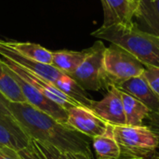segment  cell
I'll return each mask as SVG.
<instances>
[{
	"instance_id": "21",
	"label": "cell",
	"mask_w": 159,
	"mask_h": 159,
	"mask_svg": "<svg viewBox=\"0 0 159 159\" xmlns=\"http://www.w3.org/2000/svg\"><path fill=\"white\" fill-rule=\"evenodd\" d=\"M30 144L39 159H58L54 146L32 139H30Z\"/></svg>"
},
{
	"instance_id": "27",
	"label": "cell",
	"mask_w": 159,
	"mask_h": 159,
	"mask_svg": "<svg viewBox=\"0 0 159 159\" xmlns=\"http://www.w3.org/2000/svg\"><path fill=\"white\" fill-rule=\"evenodd\" d=\"M8 101L4 97V95L0 92V115L8 116V117H14L11 114L9 107H8Z\"/></svg>"
},
{
	"instance_id": "8",
	"label": "cell",
	"mask_w": 159,
	"mask_h": 159,
	"mask_svg": "<svg viewBox=\"0 0 159 159\" xmlns=\"http://www.w3.org/2000/svg\"><path fill=\"white\" fill-rule=\"evenodd\" d=\"M7 68L8 69V71L10 72L12 76L18 82L20 88V90L26 100V102H28L32 106L35 107L39 111L48 115L49 116H51L58 122H60L63 125H67L68 112L66 109H64L58 103L54 102L53 101L49 100L48 97H46L44 94H42L40 91H38L34 87H33L32 85L27 83L25 80H23L21 77H20L18 75H16L14 72H12L7 66Z\"/></svg>"
},
{
	"instance_id": "30",
	"label": "cell",
	"mask_w": 159,
	"mask_h": 159,
	"mask_svg": "<svg viewBox=\"0 0 159 159\" xmlns=\"http://www.w3.org/2000/svg\"><path fill=\"white\" fill-rule=\"evenodd\" d=\"M136 1H137V0H136Z\"/></svg>"
},
{
	"instance_id": "6",
	"label": "cell",
	"mask_w": 159,
	"mask_h": 159,
	"mask_svg": "<svg viewBox=\"0 0 159 159\" xmlns=\"http://www.w3.org/2000/svg\"><path fill=\"white\" fill-rule=\"evenodd\" d=\"M0 59L12 72H14L16 75H18L20 77H21L27 83H29L30 85L34 87L38 91H40L42 94H44L49 100L58 103L64 109L68 110L73 106L79 105L77 102H75L71 98H69L67 95H65L62 91H61L50 81L23 69L20 65H18L17 63H15L14 61H12L7 58L1 57Z\"/></svg>"
},
{
	"instance_id": "16",
	"label": "cell",
	"mask_w": 159,
	"mask_h": 159,
	"mask_svg": "<svg viewBox=\"0 0 159 159\" xmlns=\"http://www.w3.org/2000/svg\"><path fill=\"white\" fill-rule=\"evenodd\" d=\"M61 91L77 102L79 105L91 108L93 100L89 96L87 90H85L74 78L69 75L62 74L54 84Z\"/></svg>"
},
{
	"instance_id": "13",
	"label": "cell",
	"mask_w": 159,
	"mask_h": 159,
	"mask_svg": "<svg viewBox=\"0 0 159 159\" xmlns=\"http://www.w3.org/2000/svg\"><path fill=\"white\" fill-rule=\"evenodd\" d=\"M0 143L18 152L30 144V138L15 117L0 115Z\"/></svg>"
},
{
	"instance_id": "22",
	"label": "cell",
	"mask_w": 159,
	"mask_h": 159,
	"mask_svg": "<svg viewBox=\"0 0 159 159\" xmlns=\"http://www.w3.org/2000/svg\"><path fill=\"white\" fill-rule=\"evenodd\" d=\"M143 75L159 100V68L147 67L145 68Z\"/></svg>"
},
{
	"instance_id": "3",
	"label": "cell",
	"mask_w": 159,
	"mask_h": 159,
	"mask_svg": "<svg viewBox=\"0 0 159 159\" xmlns=\"http://www.w3.org/2000/svg\"><path fill=\"white\" fill-rule=\"evenodd\" d=\"M120 149V159H149L159 148L158 138L145 125L113 126Z\"/></svg>"
},
{
	"instance_id": "26",
	"label": "cell",
	"mask_w": 159,
	"mask_h": 159,
	"mask_svg": "<svg viewBox=\"0 0 159 159\" xmlns=\"http://www.w3.org/2000/svg\"><path fill=\"white\" fill-rule=\"evenodd\" d=\"M20 159H39L36 154L34 153V149L32 148L31 144H29L27 147L20 150L17 152Z\"/></svg>"
},
{
	"instance_id": "4",
	"label": "cell",
	"mask_w": 159,
	"mask_h": 159,
	"mask_svg": "<svg viewBox=\"0 0 159 159\" xmlns=\"http://www.w3.org/2000/svg\"><path fill=\"white\" fill-rule=\"evenodd\" d=\"M145 66L123 48L111 44L105 48L103 56L104 89L116 86L131 77L142 75Z\"/></svg>"
},
{
	"instance_id": "17",
	"label": "cell",
	"mask_w": 159,
	"mask_h": 159,
	"mask_svg": "<svg viewBox=\"0 0 159 159\" xmlns=\"http://www.w3.org/2000/svg\"><path fill=\"white\" fill-rule=\"evenodd\" d=\"M92 143L97 159H120V149L114 136L113 126L108 125L102 135L92 139Z\"/></svg>"
},
{
	"instance_id": "5",
	"label": "cell",
	"mask_w": 159,
	"mask_h": 159,
	"mask_svg": "<svg viewBox=\"0 0 159 159\" xmlns=\"http://www.w3.org/2000/svg\"><path fill=\"white\" fill-rule=\"evenodd\" d=\"M106 47L97 41L87 49V55L78 68L70 75L85 90L99 91L104 89L103 56Z\"/></svg>"
},
{
	"instance_id": "28",
	"label": "cell",
	"mask_w": 159,
	"mask_h": 159,
	"mask_svg": "<svg viewBox=\"0 0 159 159\" xmlns=\"http://www.w3.org/2000/svg\"><path fill=\"white\" fill-rule=\"evenodd\" d=\"M154 158H155V159H159V155H157V156L156 155V156L154 157Z\"/></svg>"
},
{
	"instance_id": "18",
	"label": "cell",
	"mask_w": 159,
	"mask_h": 159,
	"mask_svg": "<svg viewBox=\"0 0 159 159\" xmlns=\"http://www.w3.org/2000/svg\"><path fill=\"white\" fill-rule=\"evenodd\" d=\"M87 55V49L82 51L58 50L52 51V64L61 72L71 75L81 64Z\"/></svg>"
},
{
	"instance_id": "24",
	"label": "cell",
	"mask_w": 159,
	"mask_h": 159,
	"mask_svg": "<svg viewBox=\"0 0 159 159\" xmlns=\"http://www.w3.org/2000/svg\"><path fill=\"white\" fill-rule=\"evenodd\" d=\"M56 156L58 159H94L93 154H84V153H75V152H62L55 147Z\"/></svg>"
},
{
	"instance_id": "23",
	"label": "cell",
	"mask_w": 159,
	"mask_h": 159,
	"mask_svg": "<svg viewBox=\"0 0 159 159\" xmlns=\"http://www.w3.org/2000/svg\"><path fill=\"white\" fill-rule=\"evenodd\" d=\"M145 120L147 121L145 126L152 132H154V134L158 138L159 140V110L150 112V114L148 115V116Z\"/></svg>"
},
{
	"instance_id": "7",
	"label": "cell",
	"mask_w": 159,
	"mask_h": 159,
	"mask_svg": "<svg viewBox=\"0 0 159 159\" xmlns=\"http://www.w3.org/2000/svg\"><path fill=\"white\" fill-rule=\"evenodd\" d=\"M67 126L87 136L95 138L102 135L108 128V125L90 108L76 105L67 110Z\"/></svg>"
},
{
	"instance_id": "2",
	"label": "cell",
	"mask_w": 159,
	"mask_h": 159,
	"mask_svg": "<svg viewBox=\"0 0 159 159\" xmlns=\"http://www.w3.org/2000/svg\"><path fill=\"white\" fill-rule=\"evenodd\" d=\"M91 35L123 48L145 68H159V36L142 31L135 22L131 25L101 26Z\"/></svg>"
},
{
	"instance_id": "9",
	"label": "cell",
	"mask_w": 159,
	"mask_h": 159,
	"mask_svg": "<svg viewBox=\"0 0 159 159\" xmlns=\"http://www.w3.org/2000/svg\"><path fill=\"white\" fill-rule=\"evenodd\" d=\"M106 89L107 94L105 97L99 102L93 101L90 109L111 126L126 125V116L120 90L115 86H110Z\"/></svg>"
},
{
	"instance_id": "12",
	"label": "cell",
	"mask_w": 159,
	"mask_h": 159,
	"mask_svg": "<svg viewBox=\"0 0 159 159\" xmlns=\"http://www.w3.org/2000/svg\"><path fill=\"white\" fill-rule=\"evenodd\" d=\"M119 90L126 92L145 104L151 112L159 110V100L143 75L131 77L116 86Z\"/></svg>"
},
{
	"instance_id": "19",
	"label": "cell",
	"mask_w": 159,
	"mask_h": 159,
	"mask_svg": "<svg viewBox=\"0 0 159 159\" xmlns=\"http://www.w3.org/2000/svg\"><path fill=\"white\" fill-rule=\"evenodd\" d=\"M3 43L29 59L45 64H52V51L38 44L17 41H3Z\"/></svg>"
},
{
	"instance_id": "25",
	"label": "cell",
	"mask_w": 159,
	"mask_h": 159,
	"mask_svg": "<svg viewBox=\"0 0 159 159\" xmlns=\"http://www.w3.org/2000/svg\"><path fill=\"white\" fill-rule=\"evenodd\" d=\"M0 159H20L17 151L0 143Z\"/></svg>"
},
{
	"instance_id": "10",
	"label": "cell",
	"mask_w": 159,
	"mask_h": 159,
	"mask_svg": "<svg viewBox=\"0 0 159 159\" xmlns=\"http://www.w3.org/2000/svg\"><path fill=\"white\" fill-rule=\"evenodd\" d=\"M103 8L102 27L131 25L137 7L136 0H101Z\"/></svg>"
},
{
	"instance_id": "1",
	"label": "cell",
	"mask_w": 159,
	"mask_h": 159,
	"mask_svg": "<svg viewBox=\"0 0 159 159\" xmlns=\"http://www.w3.org/2000/svg\"><path fill=\"white\" fill-rule=\"evenodd\" d=\"M8 107L30 139L48 143L62 152L92 154L87 136L58 122L28 102H9Z\"/></svg>"
},
{
	"instance_id": "11",
	"label": "cell",
	"mask_w": 159,
	"mask_h": 159,
	"mask_svg": "<svg viewBox=\"0 0 159 159\" xmlns=\"http://www.w3.org/2000/svg\"><path fill=\"white\" fill-rule=\"evenodd\" d=\"M0 56L14 61L23 69L47 79L53 84H55L59 77L63 74L51 64L41 63L20 54L11 48L6 46L3 41H0Z\"/></svg>"
},
{
	"instance_id": "14",
	"label": "cell",
	"mask_w": 159,
	"mask_h": 159,
	"mask_svg": "<svg viewBox=\"0 0 159 159\" xmlns=\"http://www.w3.org/2000/svg\"><path fill=\"white\" fill-rule=\"evenodd\" d=\"M134 18L139 29L159 36V0H137Z\"/></svg>"
},
{
	"instance_id": "15",
	"label": "cell",
	"mask_w": 159,
	"mask_h": 159,
	"mask_svg": "<svg viewBox=\"0 0 159 159\" xmlns=\"http://www.w3.org/2000/svg\"><path fill=\"white\" fill-rule=\"evenodd\" d=\"M124 112L126 116V125L143 126L144 120L150 114V109L141 101L133 96L121 91Z\"/></svg>"
},
{
	"instance_id": "29",
	"label": "cell",
	"mask_w": 159,
	"mask_h": 159,
	"mask_svg": "<svg viewBox=\"0 0 159 159\" xmlns=\"http://www.w3.org/2000/svg\"><path fill=\"white\" fill-rule=\"evenodd\" d=\"M149 159H155V158H154V157H152V158H149Z\"/></svg>"
},
{
	"instance_id": "20",
	"label": "cell",
	"mask_w": 159,
	"mask_h": 159,
	"mask_svg": "<svg viewBox=\"0 0 159 159\" xmlns=\"http://www.w3.org/2000/svg\"><path fill=\"white\" fill-rule=\"evenodd\" d=\"M0 92L10 102H26L20 88L0 59Z\"/></svg>"
}]
</instances>
